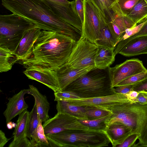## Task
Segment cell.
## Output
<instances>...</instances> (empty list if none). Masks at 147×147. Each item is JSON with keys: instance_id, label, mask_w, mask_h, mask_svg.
<instances>
[{"instance_id": "10", "label": "cell", "mask_w": 147, "mask_h": 147, "mask_svg": "<svg viewBox=\"0 0 147 147\" xmlns=\"http://www.w3.org/2000/svg\"><path fill=\"white\" fill-rule=\"evenodd\" d=\"M108 69L113 88L125 79L147 70L142 61L135 58L127 60L114 67H109Z\"/></svg>"}, {"instance_id": "44", "label": "cell", "mask_w": 147, "mask_h": 147, "mask_svg": "<svg viewBox=\"0 0 147 147\" xmlns=\"http://www.w3.org/2000/svg\"><path fill=\"white\" fill-rule=\"evenodd\" d=\"M139 92L132 90L128 93L125 94L127 98L130 101L134 102V100L137 97L139 94Z\"/></svg>"}, {"instance_id": "14", "label": "cell", "mask_w": 147, "mask_h": 147, "mask_svg": "<svg viewBox=\"0 0 147 147\" xmlns=\"http://www.w3.org/2000/svg\"><path fill=\"white\" fill-rule=\"evenodd\" d=\"M41 29L38 27L26 31L17 47L13 52L18 60L22 61L31 55L34 44L40 34Z\"/></svg>"}, {"instance_id": "24", "label": "cell", "mask_w": 147, "mask_h": 147, "mask_svg": "<svg viewBox=\"0 0 147 147\" xmlns=\"http://www.w3.org/2000/svg\"><path fill=\"white\" fill-rule=\"evenodd\" d=\"M127 16L137 24L144 22L147 19V3L140 0Z\"/></svg>"}, {"instance_id": "36", "label": "cell", "mask_w": 147, "mask_h": 147, "mask_svg": "<svg viewBox=\"0 0 147 147\" xmlns=\"http://www.w3.org/2000/svg\"><path fill=\"white\" fill-rule=\"evenodd\" d=\"M9 147H30V140L26 136L18 140H13L9 144Z\"/></svg>"}, {"instance_id": "13", "label": "cell", "mask_w": 147, "mask_h": 147, "mask_svg": "<svg viewBox=\"0 0 147 147\" xmlns=\"http://www.w3.org/2000/svg\"><path fill=\"white\" fill-rule=\"evenodd\" d=\"M23 73L29 79L38 82L52 90L60 91L55 71L35 68H26Z\"/></svg>"}, {"instance_id": "16", "label": "cell", "mask_w": 147, "mask_h": 147, "mask_svg": "<svg viewBox=\"0 0 147 147\" xmlns=\"http://www.w3.org/2000/svg\"><path fill=\"white\" fill-rule=\"evenodd\" d=\"M26 94H30L29 89L22 90L8 99L6 108L3 113L6 123L27 109L28 106L24 99V95Z\"/></svg>"}, {"instance_id": "7", "label": "cell", "mask_w": 147, "mask_h": 147, "mask_svg": "<svg viewBox=\"0 0 147 147\" xmlns=\"http://www.w3.org/2000/svg\"><path fill=\"white\" fill-rule=\"evenodd\" d=\"M98 48L95 44L82 36L77 41L65 63L76 68L95 67L94 59Z\"/></svg>"}, {"instance_id": "37", "label": "cell", "mask_w": 147, "mask_h": 147, "mask_svg": "<svg viewBox=\"0 0 147 147\" xmlns=\"http://www.w3.org/2000/svg\"><path fill=\"white\" fill-rule=\"evenodd\" d=\"M76 12L83 24L84 18V0H75Z\"/></svg>"}, {"instance_id": "46", "label": "cell", "mask_w": 147, "mask_h": 147, "mask_svg": "<svg viewBox=\"0 0 147 147\" xmlns=\"http://www.w3.org/2000/svg\"><path fill=\"white\" fill-rule=\"evenodd\" d=\"M56 3L66 5L69 3L71 1H69L67 0H48Z\"/></svg>"}, {"instance_id": "45", "label": "cell", "mask_w": 147, "mask_h": 147, "mask_svg": "<svg viewBox=\"0 0 147 147\" xmlns=\"http://www.w3.org/2000/svg\"><path fill=\"white\" fill-rule=\"evenodd\" d=\"M11 138H7L5 133L1 130H0V147H3Z\"/></svg>"}, {"instance_id": "11", "label": "cell", "mask_w": 147, "mask_h": 147, "mask_svg": "<svg viewBox=\"0 0 147 147\" xmlns=\"http://www.w3.org/2000/svg\"><path fill=\"white\" fill-rule=\"evenodd\" d=\"M73 105L81 106H94L105 108L120 103L131 102L125 94L116 93L104 96L90 98L70 99L65 100Z\"/></svg>"}, {"instance_id": "40", "label": "cell", "mask_w": 147, "mask_h": 147, "mask_svg": "<svg viewBox=\"0 0 147 147\" xmlns=\"http://www.w3.org/2000/svg\"><path fill=\"white\" fill-rule=\"evenodd\" d=\"M133 85H123L114 87L115 92L117 93L126 94L133 90Z\"/></svg>"}, {"instance_id": "12", "label": "cell", "mask_w": 147, "mask_h": 147, "mask_svg": "<svg viewBox=\"0 0 147 147\" xmlns=\"http://www.w3.org/2000/svg\"><path fill=\"white\" fill-rule=\"evenodd\" d=\"M44 0L62 20L82 32V24L76 9L75 0L66 5Z\"/></svg>"}, {"instance_id": "32", "label": "cell", "mask_w": 147, "mask_h": 147, "mask_svg": "<svg viewBox=\"0 0 147 147\" xmlns=\"http://www.w3.org/2000/svg\"><path fill=\"white\" fill-rule=\"evenodd\" d=\"M147 78V70L132 75L125 79L119 83L116 87L123 85H134Z\"/></svg>"}, {"instance_id": "23", "label": "cell", "mask_w": 147, "mask_h": 147, "mask_svg": "<svg viewBox=\"0 0 147 147\" xmlns=\"http://www.w3.org/2000/svg\"><path fill=\"white\" fill-rule=\"evenodd\" d=\"M29 115V112L27 109L19 115L16 125L13 133V140L17 141L27 136Z\"/></svg>"}, {"instance_id": "19", "label": "cell", "mask_w": 147, "mask_h": 147, "mask_svg": "<svg viewBox=\"0 0 147 147\" xmlns=\"http://www.w3.org/2000/svg\"><path fill=\"white\" fill-rule=\"evenodd\" d=\"M98 11L100 20V28L98 36L95 44L98 46L106 47L114 50L117 43L109 30L107 21L99 10Z\"/></svg>"}, {"instance_id": "25", "label": "cell", "mask_w": 147, "mask_h": 147, "mask_svg": "<svg viewBox=\"0 0 147 147\" xmlns=\"http://www.w3.org/2000/svg\"><path fill=\"white\" fill-rule=\"evenodd\" d=\"M17 60L13 51L8 49L0 47V72L10 70Z\"/></svg>"}, {"instance_id": "22", "label": "cell", "mask_w": 147, "mask_h": 147, "mask_svg": "<svg viewBox=\"0 0 147 147\" xmlns=\"http://www.w3.org/2000/svg\"><path fill=\"white\" fill-rule=\"evenodd\" d=\"M57 102V113L67 114L78 120H87L84 107L73 105L64 100H58Z\"/></svg>"}, {"instance_id": "43", "label": "cell", "mask_w": 147, "mask_h": 147, "mask_svg": "<svg viewBox=\"0 0 147 147\" xmlns=\"http://www.w3.org/2000/svg\"><path fill=\"white\" fill-rule=\"evenodd\" d=\"M123 19L126 29L132 28L137 25V24L134 23L127 16L123 15Z\"/></svg>"}, {"instance_id": "27", "label": "cell", "mask_w": 147, "mask_h": 147, "mask_svg": "<svg viewBox=\"0 0 147 147\" xmlns=\"http://www.w3.org/2000/svg\"><path fill=\"white\" fill-rule=\"evenodd\" d=\"M101 12L106 20L109 22L113 18V4L109 0H89Z\"/></svg>"}, {"instance_id": "18", "label": "cell", "mask_w": 147, "mask_h": 147, "mask_svg": "<svg viewBox=\"0 0 147 147\" xmlns=\"http://www.w3.org/2000/svg\"><path fill=\"white\" fill-rule=\"evenodd\" d=\"M118 54L126 57L147 54V36L132 39L120 50Z\"/></svg>"}, {"instance_id": "29", "label": "cell", "mask_w": 147, "mask_h": 147, "mask_svg": "<svg viewBox=\"0 0 147 147\" xmlns=\"http://www.w3.org/2000/svg\"><path fill=\"white\" fill-rule=\"evenodd\" d=\"M87 120H93L105 116L111 112L105 109L94 106L84 107Z\"/></svg>"}, {"instance_id": "33", "label": "cell", "mask_w": 147, "mask_h": 147, "mask_svg": "<svg viewBox=\"0 0 147 147\" xmlns=\"http://www.w3.org/2000/svg\"><path fill=\"white\" fill-rule=\"evenodd\" d=\"M54 100H64L70 99L80 98L75 93L68 91H62L54 92Z\"/></svg>"}, {"instance_id": "28", "label": "cell", "mask_w": 147, "mask_h": 147, "mask_svg": "<svg viewBox=\"0 0 147 147\" xmlns=\"http://www.w3.org/2000/svg\"><path fill=\"white\" fill-rule=\"evenodd\" d=\"M111 114L93 120H78L81 123L90 129L105 131L107 127L105 123L106 120Z\"/></svg>"}, {"instance_id": "48", "label": "cell", "mask_w": 147, "mask_h": 147, "mask_svg": "<svg viewBox=\"0 0 147 147\" xmlns=\"http://www.w3.org/2000/svg\"><path fill=\"white\" fill-rule=\"evenodd\" d=\"M109 1H110L113 4L115 2H116L117 1V0H109Z\"/></svg>"}, {"instance_id": "15", "label": "cell", "mask_w": 147, "mask_h": 147, "mask_svg": "<svg viewBox=\"0 0 147 147\" xmlns=\"http://www.w3.org/2000/svg\"><path fill=\"white\" fill-rule=\"evenodd\" d=\"M90 67L84 68H75L65 63L55 71L60 91H62L72 82L92 69Z\"/></svg>"}, {"instance_id": "20", "label": "cell", "mask_w": 147, "mask_h": 147, "mask_svg": "<svg viewBox=\"0 0 147 147\" xmlns=\"http://www.w3.org/2000/svg\"><path fill=\"white\" fill-rule=\"evenodd\" d=\"M29 89L30 94L34 98V104L39 119L42 122H44L49 119L48 112L50 106L47 97L40 93L38 89L33 85H29Z\"/></svg>"}, {"instance_id": "42", "label": "cell", "mask_w": 147, "mask_h": 147, "mask_svg": "<svg viewBox=\"0 0 147 147\" xmlns=\"http://www.w3.org/2000/svg\"><path fill=\"white\" fill-rule=\"evenodd\" d=\"M139 92L137 97L134 100V102L142 105H147V92L141 91Z\"/></svg>"}, {"instance_id": "8", "label": "cell", "mask_w": 147, "mask_h": 147, "mask_svg": "<svg viewBox=\"0 0 147 147\" xmlns=\"http://www.w3.org/2000/svg\"><path fill=\"white\" fill-rule=\"evenodd\" d=\"M42 125L46 136L67 130L89 129L76 117L67 114L58 113L53 118L44 122Z\"/></svg>"}, {"instance_id": "30", "label": "cell", "mask_w": 147, "mask_h": 147, "mask_svg": "<svg viewBox=\"0 0 147 147\" xmlns=\"http://www.w3.org/2000/svg\"><path fill=\"white\" fill-rule=\"evenodd\" d=\"M40 120L38 114L36 105L34 104L33 108L29 112L28 125L27 132V136L31 139V136L38 127Z\"/></svg>"}, {"instance_id": "26", "label": "cell", "mask_w": 147, "mask_h": 147, "mask_svg": "<svg viewBox=\"0 0 147 147\" xmlns=\"http://www.w3.org/2000/svg\"><path fill=\"white\" fill-rule=\"evenodd\" d=\"M40 120L39 125L32 134L30 139V147L48 146V139L45 134V130Z\"/></svg>"}, {"instance_id": "34", "label": "cell", "mask_w": 147, "mask_h": 147, "mask_svg": "<svg viewBox=\"0 0 147 147\" xmlns=\"http://www.w3.org/2000/svg\"><path fill=\"white\" fill-rule=\"evenodd\" d=\"M107 24L111 34L117 44L125 34L122 32L119 27L112 21L107 22Z\"/></svg>"}, {"instance_id": "31", "label": "cell", "mask_w": 147, "mask_h": 147, "mask_svg": "<svg viewBox=\"0 0 147 147\" xmlns=\"http://www.w3.org/2000/svg\"><path fill=\"white\" fill-rule=\"evenodd\" d=\"M140 0H117L116 3L124 16H127Z\"/></svg>"}, {"instance_id": "35", "label": "cell", "mask_w": 147, "mask_h": 147, "mask_svg": "<svg viewBox=\"0 0 147 147\" xmlns=\"http://www.w3.org/2000/svg\"><path fill=\"white\" fill-rule=\"evenodd\" d=\"M140 134L133 133L130 135L121 144L118 145V147H133L135 143L140 136Z\"/></svg>"}, {"instance_id": "39", "label": "cell", "mask_w": 147, "mask_h": 147, "mask_svg": "<svg viewBox=\"0 0 147 147\" xmlns=\"http://www.w3.org/2000/svg\"><path fill=\"white\" fill-rule=\"evenodd\" d=\"M132 90L138 92H147V78L133 85Z\"/></svg>"}, {"instance_id": "5", "label": "cell", "mask_w": 147, "mask_h": 147, "mask_svg": "<svg viewBox=\"0 0 147 147\" xmlns=\"http://www.w3.org/2000/svg\"><path fill=\"white\" fill-rule=\"evenodd\" d=\"M102 108L111 112L105 122L107 126L119 122L130 127L132 134L140 135L147 124V105L129 102Z\"/></svg>"}, {"instance_id": "17", "label": "cell", "mask_w": 147, "mask_h": 147, "mask_svg": "<svg viewBox=\"0 0 147 147\" xmlns=\"http://www.w3.org/2000/svg\"><path fill=\"white\" fill-rule=\"evenodd\" d=\"M105 131L113 147L121 144L128 136L132 134L130 127L118 121L107 126Z\"/></svg>"}, {"instance_id": "21", "label": "cell", "mask_w": 147, "mask_h": 147, "mask_svg": "<svg viewBox=\"0 0 147 147\" xmlns=\"http://www.w3.org/2000/svg\"><path fill=\"white\" fill-rule=\"evenodd\" d=\"M115 56L114 50L98 46L94 59L95 67L102 69L108 68L114 61Z\"/></svg>"}, {"instance_id": "6", "label": "cell", "mask_w": 147, "mask_h": 147, "mask_svg": "<svg viewBox=\"0 0 147 147\" xmlns=\"http://www.w3.org/2000/svg\"><path fill=\"white\" fill-rule=\"evenodd\" d=\"M38 27L33 22L16 14L0 15V47L13 52L25 32Z\"/></svg>"}, {"instance_id": "38", "label": "cell", "mask_w": 147, "mask_h": 147, "mask_svg": "<svg viewBox=\"0 0 147 147\" xmlns=\"http://www.w3.org/2000/svg\"><path fill=\"white\" fill-rule=\"evenodd\" d=\"M138 139V143L136 144H135L133 147H146L147 146V124L140 134Z\"/></svg>"}, {"instance_id": "9", "label": "cell", "mask_w": 147, "mask_h": 147, "mask_svg": "<svg viewBox=\"0 0 147 147\" xmlns=\"http://www.w3.org/2000/svg\"><path fill=\"white\" fill-rule=\"evenodd\" d=\"M84 18L82 36L95 44L99 33L100 20L98 10L89 0H84Z\"/></svg>"}, {"instance_id": "49", "label": "cell", "mask_w": 147, "mask_h": 147, "mask_svg": "<svg viewBox=\"0 0 147 147\" xmlns=\"http://www.w3.org/2000/svg\"><path fill=\"white\" fill-rule=\"evenodd\" d=\"M147 3V0H144Z\"/></svg>"}, {"instance_id": "47", "label": "cell", "mask_w": 147, "mask_h": 147, "mask_svg": "<svg viewBox=\"0 0 147 147\" xmlns=\"http://www.w3.org/2000/svg\"><path fill=\"white\" fill-rule=\"evenodd\" d=\"M7 123V127L8 129H11L13 128V127L12 124L13 122L10 121Z\"/></svg>"}, {"instance_id": "3", "label": "cell", "mask_w": 147, "mask_h": 147, "mask_svg": "<svg viewBox=\"0 0 147 147\" xmlns=\"http://www.w3.org/2000/svg\"><path fill=\"white\" fill-rule=\"evenodd\" d=\"M108 68L92 69L71 83L63 91L73 92L81 98L104 96L116 93L112 86Z\"/></svg>"}, {"instance_id": "4", "label": "cell", "mask_w": 147, "mask_h": 147, "mask_svg": "<svg viewBox=\"0 0 147 147\" xmlns=\"http://www.w3.org/2000/svg\"><path fill=\"white\" fill-rule=\"evenodd\" d=\"M46 136L51 147H102L111 143L105 131L89 129L67 130Z\"/></svg>"}, {"instance_id": "2", "label": "cell", "mask_w": 147, "mask_h": 147, "mask_svg": "<svg viewBox=\"0 0 147 147\" xmlns=\"http://www.w3.org/2000/svg\"><path fill=\"white\" fill-rule=\"evenodd\" d=\"M7 9L30 21L41 30L56 32L78 41L82 32L62 20L44 0H1Z\"/></svg>"}, {"instance_id": "1", "label": "cell", "mask_w": 147, "mask_h": 147, "mask_svg": "<svg viewBox=\"0 0 147 147\" xmlns=\"http://www.w3.org/2000/svg\"><path fill=\"white\" fill-rule=\"evenodd\" d=\"M77 41L56 32L41 30L29 57L23 61L26 68L56 71L67 61Z\"/></svg>"}, {"instance_id": "41", "label": "cell", "mask_w": 147, "mask_h": 147, "mask_svg": "<svg viewBox=\"0 0 147 147\" xmlns=\"http://www.w3.org/2000/svg\"><path fill=\"white\" fill-rule=\"evenodd\" d=\"M147 36V19L144 22V24L136 33L129 37L128 40L129 41L133 38L140 36Z\"/></svg>"}]
</instances>
